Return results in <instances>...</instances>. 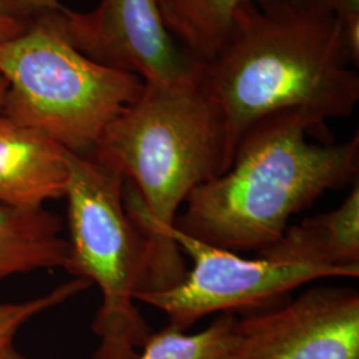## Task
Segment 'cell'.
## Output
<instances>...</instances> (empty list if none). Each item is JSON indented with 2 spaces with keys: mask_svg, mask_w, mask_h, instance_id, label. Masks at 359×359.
Returning a JSON list of instances; mask_svg holds the SVG:
<instances>
[{
  "mask_svg": "<svg viewBox=\"0 0 359 359\" xmlns=\"http://www.w3.org/2000/svg\"><path fill=\"white\" fill-rule=\"evenodd\" d=\"M359 48L339 20L287 0H248L204 65L201 84L222 116L226 170L245 132L261 118L297 111L345 118L359 102Z\"/></svg>",
  "mask_w": 359,
  "mask_h": 359,
  "instance_id": "6da1fadb",
  "label": "cell"
},
{
  "mask_svg": "<svg viewBox=\"0 0 359 359\" xmlns=\"http://www.w3.org/2000/svg\"><path fill=\"white\" fill-rule=\"evenodd\" d=\"M201 77L144 83L142 95L109 124L92 156L124 180V205L145 237L140 290H164L184 278L182 253L170 240L180 206L226 170L222 116Z\"/></svg>",
  "mask_w": 359,
  "mask_h": 359,
  "instance_id": "7a4b0ae2",
  "label": "cell"
},
{
  "mask_svg": "<svg viewBox=\"0 0 359 359\" xmlns=\"http://www.w3.org/2000/svg\"><path fill=\"white\" fill-rule=\"evenodd\" d=\"M325 130L297 111L261 118L237 144L228 170L191 192L173 226L236 253L277 243L295 213L358 181V132L338 144L309 142Z\"/></svg>",
  "mask_w": 359,
  "mask_h": 359,
  "instance_id": "3957f363",
  "label": "cell"
},
{
  "mask_svg": "<svg viewBox=\"0 0 359 359\" xmlns=\"http://www.w3.org/2000/svg\"><path fill=\"white\" fill-rule=\"evenodd\" d=\"M0 74L7 81L3 115L86 157L144 90L140 77L79 51L53 15L0 40Z\"/></svg>",
  "mask_w": 359,
  "mask_h": 359,
  "instance_id": "277c9868",
  "label": "cell"
},
{
  "mask_svg": "<svg viewBox=\"0 0 359 359\" xmlns=\"http://www.w3.org/2000/svg\"><path fill=\"white\" fill-rule=\"evenodd\" d=\"M69 261L67 271L96 283L103 302L92 323L100 345L92 359H135L152 334L135 305L147 241L124 205V180L93 157L68 152Z\"/></svg>",
  "mask_w": 359,
  "mask_h": 359,
  "instance_id": "5b68a950",
  "label": "cell"
},
{
  "mask_svg": "<svg viewBox=\"0 0 359 359\" xmlns=\"http://www.w3.org/2000/svg\"><path fill=\"white\" fill-rule=\"evenodd\" d=\"M170 240L192 259V269L168 289L136 292L135 301L164 311L168 325L181 332L215 313L241 311L246 316L278 306L289 293L305 283L341 277L335 270L317 265L280 262L265 257L244 258L193 238L175 226Z\"/></svg>",
  "mask_w": 359,
  "mask_h": 359,
  "instance_id": "8992f818",
  "label": "cell"
},
{
  "mask_svg": "<svg viewBox=\"0 0 359 359\" xmlns=\"http://www.w3.org/2000/svg\"><path fill=\"white\" fill-rule=\"evenodd\" d=\"M53 16L79 51L147 84H175L203 75L204 63L169 34L157 0H100L90 13L65 8Z\"/></svg>",
  "mask_w": 359,
  "mask_h": 359,
  "instance_id": "52a82bcc",
  "label": "cell"
},
{
  "mask_svg": "<svg viewBox=\"0 0 359 359\" xmlns=\"http://www.w3.org/2000/svg\"><path fill=\"white\" fill-rule=\"evenodd\" d=\"M231 359H359V293L318 286L238 320Z\"/></svg>",
  "mask_w": 359,
  "mask_h": 359,
  "instance_id": "ba28073f",
  "label": "cell"
},
{
  "mask_svg": "<svg viewBox=\"0 0 359 359\" xmlns=\"http://www.w3.org/2000/svg\"><path fill=\"white\" fill-rule=\"evenodd\" d=\"M68 151L38 129L0 114V205L39 209L63 198Z\"/></svg>",
  "mask_w": 359,
  "mask_h": 359,
  "instance_id": "9c48e42d",
  "label": "cell"
},
{
  "mask_svg": "<svg viewBox=\"0 0 359 359\" xmlns=\"http://www.w3.org/2000/svg\"><path fill=\"white\" fill-rule=\"evenodd\" d=\"M258 256L329 268L344 278L359 277L358 181L338 208L289 225L283 237Z\"/></svg>",
  "mask_w": 359,
  "mask_h": 359,
  "instance_id": "30bf717a",
  "label": "cell"
},
{
  "mask_svg": "<svg viewBox=\"0 0 359 359\" xmlns=\"http://www.w3.org/2000/svg\"><path fill=\"white\" fill-rule=\"evenodd\" d=\"M62 231V218L44 208L0 205V283L35 270H67L69 244Z\"/></svg>",
  "mask_w": 359,
  "mask_h": 359,
  "instance_id": "8fae6325",
  "label": "cell"
},
{
  "mask_svg": "<svg viewBox=\"0 0 359 359\" xmlns=\"http://www.w3.org/2000/svg\"><path fill=\"white\" fill-rule=\"evenodd\" d=\"M245 1L248 0H157L169 34L204 65L225 43L234 13Z\"/></svg>",
  "mask_w": 359,
  "mask_h": 359,
  "instance_id": "7c38bea8",
  "label": "cell"
},
{
  "mask_svg": "<svg viewBox=\"0 0 359 359\" xmlns=\"http://www.w3.org/2000/svg\"><path fill=\"white\" fill-rule=\"evenodd\" d=\"M238 318L222 313L206 329L187 334L168 325L149 335L135 359H231Z\"/></svg>",
  "mask_w": 359,
  "mask_h": 359,
  "instance_id": "4fadbf2b",
  "label": "cell"
},
{
  "mask_svg": "<svg viewBox=\"0 0 359 359\" xmlns=\"http://www.w3.org/2000/svg\"><path fill=\"white\" fill-rule=\"evenodd\" d=\"M90 286L92 283L88 280L75 277L46 294L27 301L0 304V359H28L15 346L19 330L39 314L59 306Z\"/></svg>",
  "mask_w": 359,
  "mask_h": 359,
  "instance_id": "5bb4252c",
  "label": "cell"
},
{
  "mask_svg": "<svg viewBox=\"0 0 359 359\" xmlns=\"http://www.w3.org/2000/svg\"><path fill=\"white\" fill-rule=\"evenodd\" d=\"M289 3L335 16L351 43L359 48V0H287Z\"/></svg>",
  "mask_w": 359,
  "mask_h": 359,
  "instance_id": "9a60e30c",
  "label": "cell"
},
{
  "mask_svg": "<svg viewBox=\"0 0 359 359\" xmlns=\"http://www.w3.org/2000/svg\"><path fill=\"white\" fill-rule=\"evenodd\" d=\"M0 10L22 20L27 16H50L65 8L59 0H0Z\"/></svg>",
  "mask_w": 359,
  "mask_h": 359,
  "instance_id": "2e32d148",
  "label": "cell"
},
{
  "mask_svg": "<svg viewBox=\"0 0 359 359\" xmlns=\"http://www.w3.org/2000/svg\"><path fill=\"white\" fill-rule=\"evenodd\" d=\"M27 26L23 20L0 10V40L13 38L23 32Z\"/></svg>",
  "mask_w": 359,
  "mask_h": 359,
  "instance_id": "e0dca14e",
  "label": "cell"
},
{
  "mask_svg": "<svg viewBox=\"0 0 359 359\" xmlns=\"http://www.w3.org/2000/svg\"><path fill=\"white\" fill-rule=\"evenodd\" d=\"M6 93H7V81L4 76L0 74V114L3 111V105L6 100Z\"/></svg>",
  "mask_w": 359,
  "mask_h": 359,
  "instance_id": "ac0fdd59",
  "label": "cell"
}]
</instances>
